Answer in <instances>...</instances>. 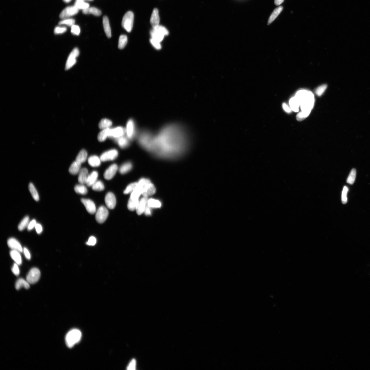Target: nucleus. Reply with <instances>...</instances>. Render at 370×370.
I'll return each mask as SVG.
<instances>
[{
    "label": "nucleus",
    "instance_id": "nucleus-1",
    "mask_svg": "<svg viewBox=\"0 0 370 370\" xmlns=\"http://www.w3.org/2000/svg\"><path fill=\"white\" fill-rule=\"evenodd\" d=\"M190 140L189 135L183 126L178 124H169L156 133L151 132L144 149L158 158L176 159L186 153Z\"/></svg>",
    "mask_w": 370,
    "mask_h": 370
},
{
    "label": "nucleus",
    "instance_id": "nucleus-2",
    "mask_svg": "<svg viewBox=\"0 0 370 370\" xmlns=\"http://www.w3.org/2000/svg\"><path fill=\"white\" fill-rule=\"evenodd\" d=\"M299 102L301 112L297 116L298 120L302 121L310 114L314 107V94L305 90L298 91L295 96Z\"/></svg>",
    "mask_w": 370,
    "mask_h": 370
},
{
    "label": "nucleus",
    "instance_id": "nucleus-3",
    "mask_svg": "<svg viewBox=\"0 0 370 370\" xmlns=\"http://www.w3.org/2000/svg\"><path fill=\"white\" fill-rule=\"evenodd\" d=\"M82 334L79 330L74 329L69 332L66 337V343L69 348L73 347L81 340Z\"/></svg>",
    "mask_w": 370,
    "mask_h": 370
},
{
    "label": "nucleus",
    "instance_id": "nucleus-4",
    "mask_svg": "<svg viewBox=\"0 0 370 370\" xmlns=\"http://www.w3.org/2000/svg\"><path fill=\"white\" fill-rule=\"evenodd\" d=\"M134 15L133 12L129 11L124 15L122 21L123 27L128 32H130L133 29Z\"/></svg>",
    "mask_w": 370,
    "mask_h": 370
},
{
    "label": "nucleus",
    "instance_id": "nucleus-5",
    "mask_svg": "<svg viewBox=\"0 0 370 370\" xmlns=\"http://www.w3.org/2000/svg\"><path fill=\"white\" fill-rule=\"evenodd\" d=\"M41 276V273L39 269L36 268H34L29 272L26 277V281L30 284H35L39 281Z\"/></svg>",
    "mask_w": 370,
    "mask_h": 370
},
{
    "label": "nucleus",
    "instance_id": "nucleus-6",
    "mask_svg": "<svg viewBox=\"0 0 370 370\" xmlns=\"http://www.w3.org/2000/svg\"><path fill=\"white\" fill-rule=\"evenodd\" d=\"M108 214L107 209L104 206H101L96 211V221L100 224L104 223L106 220Z\"/></svg>",
    "mask_w": 370,
    "mask_h": 370
},
{
    "label": "nucleus",
    "instance_id": "nucleus-7",
    "mask_svg": "<svg viewBox=\"0 0 370 370\" xmlns=\"http://www.w3.org/2000/svg\"><path fill=\"white\" fill-rule=\"evenodd\" d=\"M79 53H80L78 48H76L73 50L69 56L66 63V70L69 69L76 64V58L79 56Z\"/></svg>",
    "mask_w": 370,
    "mask_h": 370
},
{
    "label": "nucleus",
    "instance_id": "nucleus-8",
    "mask_svg": "<svg viewBox=\"0 0 370 370\" xmlns=\"http://www.w3.org/2000/svg\"><path fill=\"white\" fill-rule=\"evenodd\" d=\"M79 9L75 6L67 7L60 13V18L62 19H66L77 14Z\"/></svg>",
    "mask_w": 370,
    "mask_h": 370
},
{
    "label": "nucleus",
    "instance_id": "nucleus-9",
    "mask_svg": "<svg viewBox=\"0 0 370 370\" xmlns=\"http://www.w3.org/2000/svg\"><path fill=\"white\" fill-rule=\"evenodd\" d=\"M118 153L117 150L113 149L106 152L100 156V159L102 162H106L109 160H113L118 157Z\"/></svg>",
    "mask_w": 370,
    "mask_h": 370
},
{
    "label": "nucleus",
    "instance_id": "nucleus-10",
    "mask_svg": "<svg viewBox=\"0 0 370 370\" xmlns=\"http://www.w3.org/2000/svg\"><path fill=\"white\" fill-rule=\"evenodd\" d=\"M105 202L107 207L110 209H113L116 207V200L114 194L112 192H108L106 195Z\"/></svg>",
    "mask_w": 370,
    "mask_h": 370
},
{
    "label": "nucleus",
    "instance_id": "nucleus-11",
    "mask_svg": "<svg viewBox=\"0 0 370 370\" xmlns=\"http://www.w3.org/2000/svg\"><path fill=\"white\" fill-rule=\"evenodd\" d=\"M81 201L85 206L86 210L88 212L91 214L96 213V208L94 203L90 200L82 199L81 200Z\"/></svg>",
    "mask_w": 370,
    "mask_h": 370
},
{
    "label": "nucleus",
    "instance_id": "nucleus-12",
    "mask_svg": "<svg viewBox=\"0 0 370 370\" xmlns=\"http://www.w3.org/2000/svg\"><path fill=\"white\" fill-rule=\"evenodd\" d=\"M7 244L8 247L12 250L17 251L19 252L23 251V250L20 243L14 238H10L8 240Z\"/></svg>",
    "mask_w": 370,
    "mask_h": 370
},
{
    "label": "nucleus",
    "instance_id": "nucleus-13",
    "mask_svg": "<svg viewBox=\"0 0 370 370\" xmlns=\"http://www.w3.org/2000/svg\"><path fill=\"white\" fill-rule=\"evenodd\" d=\"M118 166L116 164L110 166L105 171L104 177L107 180L112 179L115 175L118 170Z\"/></svg>",
    "mask_w": 370,
    "mask_h": 370
},
{
    "label": "nucleus",
    "instance_id": "nucleus-14",
    "mask_svg": "<svg viewBox=\"0 0 370 370\" xmlns=\"http://www.w3.org/2000/svg\"><path fill=\"white\" fill-rule=\"evenodd\" d=\"M126 132L128 138L130 139L133 138L135 135L136 129L133 120H130L127 123Z\"/></svg>",
    "mask_w": 370,
    "mask_h": 370
},
{
    "label": "nucleus",
    "instance_id": "nucleus-15",
    "mask_svg": "<svg viewBox=\"0 0 370 370\" xmlns=\"http://www.w3.org/2000/svg\"><path fill=\"white\" fill-rule=\"evenodd\" d=\"M160 22L159 11L157 8H155L153 10L151 18H150V24L153 28H154L159 25Z\"/></svg>",
    "mask_w": 370,
    "mask_h": 370
},
{
    "label": "nucleus",
    "instance_id": "nucleus-16",
    "mask_svg": "<svg viewBox=\"0 0 370 370\" xmlns=\"http://www.w3.org/2000/svg\"><path fill=\"white\" fill-rule=\"evenodd\" d=\"M148 200L147 197H144L139 201V204L136 210L137 214L140 215L144 212Z\"/></svg>",
    "mask_w": 370,
    "mask_h": 370
},
{
    "label": "nucleus",
    "instance_id": "nucleus-17",
    "mask_svg": "<svg viewBox=\"0 0 370 370\" xmlns=\"http://www.w3.org/2000/svg\"><path fill=\"white\" fill-rule=\"evenodd\" d=\"M125 133V130L122 127H118L114 129H110V137L117 139L123 136Z\"/></svg>",
    "mask_w": 370,
    "mask_h": 370
},
{
    "label": "nucleus",
    "instance_id": "nucleus-18",
    "mask_svg": "<svg viewBox=\"0 0 370 370\" xmlns=\"http://www.w3.org/2000/svg\"><path fill=\"white\" fill-rule=\"evenodd\" d=\"M156 192V188L151 182L148 183L145 186L142 195L144 197H148L154 194Z\"/></svg>",
    "mask_w": 370,
    "mask_h": 370
},
{
    "label": "nucleus",
    "instance_id": "nucleus-19",
    "mask_svg": "<svg viewBox=\"0 0 370 370\" xmlns=\"http://www.w3.org/2000/svg\"><path fill=\"white\" fill-rule=\"evenodd\" d=\"M78 176V181L81 184H86L89 175L88 170L86 168H83L79 172Z\"/></svg>",
    "mask_w": 370,
    "mask_h": 370
},
{
    "label": "nucleus",
    "instance_id": "nucleus-20",
    "mask_svg": "<svg viewBox=\"0 0 370 370\" xmlns=\"http://www.w3.org/2000/svg\"><path fill=\"white\" fill-rule=\"evenodd\" d=\"M103 22L106 34L108 38H110L112 36V32H111L109 19L107 16H105L103 18Z\"/></svg>",
    "mask_w": 370,
    "mask_h": 370
},
{
    "label": "nucleus",
    "instance_id": "nucleus-21",
    "mask_svg": "<svg viewBox=\"0 0 370 370\" xmlns=\"http://www.w3.org/2000/svg\"><path fill=\"white\" fill-rule=\"evenodd\" d=\"M150 33L152 38L160 42L163 40L165 36L160 31L154 28H153V29L150 31Z\"/></svg>",
    "mask_w": 370,
    "mask_h": 370
},
{
    "label": "nucleus",
    "instance_id": "nucleus-22",
    "mask_svg": "<svg viewBox=\"0 0 370 370\" xmlns=\"http://www.w3.org/2000/svg\"><path fill=\"white\" fill-rule=\"evenodd\" d=\"M98 173L96 171H93L89 175L88 180H87L86 184L89 187L92 186L97 181Z\"/></svg>",
    "mask_w": 370,
    "mask_h": 370
},
{
    "label": "nucleus",
    "instance_id": "nucleus-23",
    "mask_svg": "<svg viewBox=\"0 0 370 370\" xmlns=\"http://www.w3.org/2000/svg\"><path fill=\"white\" fill-rule=\"evenodd\" d=\"M283 9V7L282 6H281L276 8L274 10V11L271 15L270 17L269 18L268 22V25H270L276 19L277 17L281 14Z\"/></svg>",
    "mask_w": 370,
    "mask_h": 370
},
{
    "label": "nucleus",
    "instance_id": "nucleus-24",
    "mask_svg": "<svg viewBox=\"0 0 370 370\" xmlns=\"http://www.w3.org/2000/svg\"><path fill=\"white\" fill-rule=\"evenodd\" d=\"M88 157V153L85 150H82L79 153L76 157V161L78 163L81 165L85 162Z\"/></svg>",
    "mask_w": 370,
    "mask_h": 370
},
{
    "label": "nucleus",
    "instance_id": "nucleus-25",
    "mask_svg": "<svg viewBox=\"0 0 370 370\" xmlns=\"http://www.w3.org/2000/svg\"><path fill=\"white\" fill-rule=\"evenodd\" d=\"M10 253L11 258L15 261L16 263L18 265L22 264V258L19 252L17 251L12 250L10 252Z\"/></svg>",
    "mask_w": 370,
    "mask_h": 370
},
{
    "label": "nucleus",
    "instance_id": "nucleus-26",
    "mask_svg": "<svg viewBox=\"0 0 370 370\" xmlns=\"http://www.w3.org/2000/svg\"><path fill=\"white\" fill-rule=\"evenodd\" d=\"M82 12L84 14H92L97 16H99L102 14L100 10L94 7H89L88 8L83 10Z\"/></svg>",
    "mask_w": 370,
    "mask_h": 370
},
{
    "label": "nucleus",
    "instance_id": "nucleus-27",
    "mask_svg": "<svg viewBox=\"0 0 370 370\" xmlns=\"http://www.w3.org/2000/svg\"><path fill=\"white\" fill-rule=\"evenodd\" d=\"M29 284L27 281H25L23 278H20L16 282L15 289L18 290H19L21 288L24 287L26 289H28L30 287Z\"/></svg>",
    "mask_w": 370,
    "mask_h": 370
},
{
    "label": "nucleus",
    "instance_id": "nucleus-28",
    "mask_svg": "<svg viewBox=\"0 0 370 370\" xmlns=\"http://www.w3.org/2000/svg\"><path fill=\"white\" fill-rule=\"evenodd\" d=\"M101 160L96 156H92L88 159L89 164L92 167H97L101 163Z\"/></svg>",
    "mask_w": 370,
    "mask_h": 370
},
{
    "label": "nucleus",
    "instance_id": "nucleus-29",
    "mask_svg": "<svg viewBox=\"0 0 370 370\" xmlns=\"http://www.w3.org/2000/svg\"><path fill=\"white\" fill-rule=\"evenodd\" d=\"M289 104L291 109L292 110L295 112H298L299 111L300 106L299 102L295 96L290 99Z\"/></svg>",
    "mask_w": 370,
    "mask_h": 370
},
{
    "label": "nucleus",
    "instance_id": "nucleus-30",
    "mask_svg": "<svg viewBox=\"0 0 370 370\" xmlns=\"http://www.w3.org/2000/svg\"><path fill=\"white\" fill-rule=\"evenodd\" d=\"M110 129L108 128L103 130L100 132L98 136V139L100 142H103L107 137H110Z\"/></svg>",
    "mask_w": 370,
    "mask_h": 370
},
{
    "label": "nucleus",
    "instance_id": "nucleus-31",
    "mask_svg": "<svg viewBox=\"0 0 370 370\" xmlns=\"http://www.w3.org/2000/svg\"><path fill=\"white\" fill-rule=\"evenodd\" d=\"M81 165L76 162V161L73 162L70 166L69 168V173L73 175H76L80 172Z\"/></svg>",
    "mask_w": 370,
    "mask_h": 370
},
{
    "label": "nucleus",
    "instance_id": "nucleus-32",
    "mask_svg": "<svg viewBox=\"0 0 370 370\" xmlns=\"http://www.w3.org/2000/svg\"><path fill=\"white\" fill-rule=\"evenodd\" d=\"M29 189L33 199L36 201H39V196L38 191L34 184L30 183L29 185Z\"/></svg>",
    "mask_w": 370,
    "mask_h": 370
},
{
    "label": "nucleus",
    "instance_id": "nucleus-33",
    "mask_svg": "<svg viewBox=\"0 0 370 370\" xmlns=\"http://www.w3.org/2000/svg\"><path fill=\"white\" fill-rule=\"evenodd\" d=\"M139 202V199H133L130 198L128 204V208L129 210L131 211L136 210Z\"/></svg>",
    "mask_w": 370,
    "mask_h": 370
},
{
    "label": "nucleus",
    "instance_id": "nucleus-34",
    "mask_svg": "<svg viewBox=\"0 0 370 370\" xmlns=\"http://www.w3.org/2000/svg\"><path fill=\"white\" fill-rule=\"evenodd\" d=\"M132 167H133V165L131 163H126L123 164L120 166L119 170V171L121 174H125L130 171L131 170Z\"/></svg>",
    "mask_w": 370,
    "mask_h": 370
},
{
    "label": "nucleus",
    "instance_id": "nucleus-35",
    "mask_svg": "<svg viewBox=\"0 0 370 370\" xmlns=\"http://www.w3.org/2000/svg\"><path fill=\"white\" fill-rule=\"evenodd\" d=\"M112 125V121L107 119H104L100 121L99 124V126L100 129L103 130L109 128Z\"/></svg>",
    "mask_w": 370,
    "mask_h": 370
},
{
    "label": "nucleus",
    "instance_id": "nucleus-36",
    "mask_svg": "<svg viewBox=\"0 0 370 370\" xmlns=\"http://www.w3.org/2000/svg\"><path fill=\"white\" fill-rule=\"evenodd\" d=\"M127 42L128 38L126 35H120L119 39V49H123L126 45Z\"/></svg>",
    "mask_w": 370,
    "mask_h": 370
},
{
    "label": "nucleus",
    "instance_id": "nucleus-37",
    "mask_svg": "<svg viewBox=\"0 0 370 370\" xmlns=\"http://www.w3.org/2000/svg\"><path fill=\"white\" fill-rule=\"evenodd\" d=\"M29 217L28 216H25L24 218L20 223L18 224V229L19 231H23L24 229L27 227L29 223Z\"/></svg>",
    "mask_w": 370,
    "mask_h": 370
},
{
    "label": "nucleus",
    "instance_id": "nucleus-38",
    "mask_svg": "<svg viewBox=\"0 0 370 370\" xmlns=\"http://www.w3.org/2000/svg\"><path fill=\"white\" fill-rule=\"evenodd\" d=\"M74 189L76 192L79 194L85 195L88 193L86 187L82 184L76 185Z\"/></svg>",
    "mask_w": 370,
    "mask_h": 370
},
{
    "label": "nucleus",
    "instance_id": "nucleus-39",
    "mask_svg": "<svg viewBox=\"0 0 370 370\" xmlns=\"http://www.w3.org/2000/svg\"><path fill=\"white\" fill-rule=\"evenodd\" d=\"M75 6L79 9H82L83 10L88 8L89 7V5L88 3H86L83 1H81V0H76Z\"/></svg>",
    "mask_w": 370,
    "mask_h": 370
},
{
    "label": "nucleus",
    "instance_id": "nucleus-40",
    "mask_svg": "<svg viewBox=\"0 0 370 370\" xmlns=\"http://www.w3.org/2000/svg\"><path fill=\"white\" fill-rule=\"evenodd\" d=\"M117 142L118 145L121 148H125L128 146L129 142L127 138L126 137L122 136L117 139Z\"/></svg>",
    "mask_w": 370,
    "mask_h": 370
},
{
    "label": "nucleus",
    "instance_id": "nucleus-41",
    "mask_svg": "<svg viewBox=\"0 0 370 370\" xmlns=\"http://www.w3.org/2000/svg\"><path fill=\"white\" fill-rule=\"evenodd\" d=\"M356 176V170L355 169H353L351 170L349 175L347 182L348 184H353L355 182Z\"/></svg>",
    "mask_w": 370,
    "mask_h": 370
},
{
    "label": "nucleus",
    "instance_id": "nucleus-42",
    "mask_svg": "<svg viewBox=\"0 0 370 370\" xmlns=\"http://www.w3.org/2000/svg\"><path fill=\"white\" fill-rule=\"evenodd\" d=\"M92 187V190L98 191H102L105 188L103 183L100 181H97Z\"/></svg>",
    "mask_w": 370,
    "mask_h": 370
},
{
    "label": "nucleus",
    "instance_id": "nucleus-43",
    "mask_svg": "<svg viewBox=\"0 0 370 370\" xmlns=\"http://www.w3.org/2000/svg\"><path fill=\"white\" fill-rule=\"evenodd\" d=\"M147 204L150 207L159 208L161 206V203L159 201L154 199L148 200Z\"/></svg>",
    "mask_w": 370,
    "mask_h": 370
},
{
    "label": "nucleus",
    "instance_id": "nucleus-44",
    "mask_svg": "<svg viewBox=\"0 0 370 370\" xmlns=\"http://www.w3.org/2000/svg\"><path fill=\"white\" fill-rule=\"evenodd\" d=\"M138 183L137 182H134V183H131L128 185L127 187L126 188L124 191L123 193L124 194H127L133 192L135 189L136 188Z\"/></svg>",
    "mask_w": 370,
    "mask_h": 370
},
{
    "label": "nucleus",
    "instance_id": "nucleus-45",
    "mask_svg": "<svg viewBox=\"0 0 370 370\" xmlns=\"http://www.w3.org/2000/svg\"><path fill=\"white\" fill-rule=\"evenodd\" d=\"M75 21L72 18H66L59 22L60 25H66L69 26H72L75 25Z\"/></svg>",
    "mask_w": 370,
    "mask_h": 370
},
{
    "label": "nucleus",
    "instance_id": "nucleus-46",
    "mask_svg": "<svg viewBox=\"0 0 370 370\" xmlns=\"http://www.w3.org/2000/svg\"><path fill=\"white\" fill-rule=\"evenodd\" d=\"M327 85L324 84L319 86L315 90V93L318 96H321L324 93L327 88Z\"/></svg>",
    "mask_w": 370,
    "mask_h": 370
},
{
    "label": "nucleus",
    "instance_id": "nucleus-47",
    "mask_svg": "<svg viewBox=\"0 0 370 370\" xmlns=\"http://www.w3.org/2000/svg\"><path fill=\"white\" fill-rule=\"evenodd\" d=\"M348 191V187L345 186L343 189L342 195V202L343 204H345L347 202V194Z\"/></svg>",
    "mask_w": 370,
    "mask_h": 370
},
{
    "label": "nucleus",
    "instance_id": "nucleus-48",
    "mask_svg": "<svg viewBox=\"0 0 370 370\" xmlns=\"http://www.w3.org/2000/svg\"><path fill=\"white\" fill-rule=\"evenodd\" d=\"M150 41L153 46L156 49L160 50L162 48L160 42L159 41L156 40L152 38L150 39Z\"/></svg>",
    "mask_w": 370,
    "mask_h": 370
},
{
    "label": "nucleus",
    "instance_id": "nucleus-49",
    "mask_svg": "<svg viewBox=\"0 0 370 370\" xmlns=\"http://www.w3.org/2000/svg\"><path fill=\"white\" fill-rule=\"evenodd\" d=\"M71 32L74 35H79L80 33V29L79 26L75 25L71 26Z\"/></svg>",
    "mask_w": 370,
    "mask_h": 370
},
{
    "label": "nucleus",
    "instance_id": "nucleus-50",
    "mask_svg": "<svg viewBox=\"0 0 370 370\" xmlns=\"http://www.w3.org/2000/svg\"><path fill=\"white\" fill-rule=\"evenodd\" d=\"M154 28H156L158 30H159L165 36L168 35L169 34V32L167 29H166L165 27H164L163 26L158 25L156 26V27Z\"/></svg>",
    "mask_w": 370,
    "mask_h": 370
},
{
    "label": "nucleus",
    "instance_id": "nucleus-51",
    "mask_svg": "<svg viewBox=\"0 0 370 370\" xmlns=\"http://www.w3.org/2000/svg\"><path fill=\"white\" fill-rule=\"evenodd\" d=\"M67 29L66 27L57 26L54 30V33L55 34H60L64 33L66 31Z\"/></svg>",
    "mask_w": 370,
    "mask_h": 370
},
{
    "label": "nucleus",
    "instance_id": "nucleus-52",
    "mask_svg": "<svg viewBox=\"0 0 370 370\" xmlns=\"http://www.w3.org/2000/svg\"><path fill=\"white\" fill-rule=\"evenodd\" d=\"M96 242L97 240L96 238L92 236L89 238L88 241L86 243V244L88 245L94 246L96 245Z\"/></svg>",
    "mask_w": 370,
    "mask_h": 370
},
{
    "label": "nucleus",
    "instance_id": "nucleus-53",
    "mask_svg": "<svg viewBox=\"0 0 370 370\" xmlns=\"http://www.w3.org/2000/svg\"><path fill=\"white\" fill-rule=\"evenodd\" d=\"M18 265L17 264H15L13 266L12 269L13 273L16 276H18L20 274L19 269L18 268Z\"/></svg>",
    "mask_w": 370,
    "mask_h": 370
},
{
    "label": "nucleus",
    "instance_id": "nucleus-54",
    "mask_svg": "<svg viewBox=\"0 0 370 370\" xmlns=\"http://www.w3.org/2000/svg\"><path fill=\"white\" fill-rule=\"evenodd\" d=\"M37 224L36 221L35 219H33L29 223L27 227V229L29 231L31 230L34 228H35V227Z\"/></svg>",
    "mask_w": 370,
    "mask_h": 370
},
{
    "label": "nucleus",
    "instance_id": "nucleus-55",
    "mask_svg": "<svg viewBox=\"0 0 370 370\" xmlns=\"http://www.w3.org/2000/svg\"><path fill=\"white\" fill-rule=\"evenodd\" d=\"M136 361L135 359H133L130 363L129 365L127 367V369L128 370H135L136 369Z\"/></svg>",
    "mask_w": 370,
    "mask_h": 370
},
{
    "label": "nucleus",
    "instance_id": "nucleus-56",
    "mask_svg": "<svg viewBox=\"0 0 370 370\" xmlns=\"http://www.w3.org/2000/svg\"><path fill=\"white\" fill-rule=\"evenodd\" d=\"M37 233L38 234H41L43 231V227L40 224L37 223L35 227Z\"/></svg>",
    "mask_w": 370,
    "mask_h": 370
},
{
    "label": "nucleus",
    "instance_id": "nucleus-57",
    "mask_svg": "<svg viewBox=\"0 0 370 370\" xmlns=\"http://www.w3.org/2000/svg\"><path fill=\"white\" fill-rule=\"evenodd\" d=\"M23 252L26 258L30 260L31 258V254L29 250L25 247L24 248Z\"/></svg>",
    "mask_w": 370,
    "mask_h": 370
},
{
    "label": "nucleus",
    "instance_id": "nucleus-58",
    "mask_svg": "<svg viewBox=\"0 0 370 370\" xmlns=\"http://www.w3.org/2000/svg\"><path fill=\"white\" fill-rule=\"evenodd\" d=\"M283 108L285 112L287 113H290L291 112V109L286 104L284 103L283 104Z\"/></svg>",
    "mask_w": 370,
    "mask_h": 370
},
{
    "label": "nucleus",
    "instance_id": "nucleus-59",
    "mask_svg": "<svg viewBox=\"0 0 370 370\" xmlns=\"http://www.w3.org/2000/svg\"><path fill=\"white\" fill-rule=\"evenodd\" d=\"M145 214L146 215H150L151 214V210H150V207L147 204L146 206V208L144 211Z\"/></svg>",
    "mask_w": 370,
    "mask_h": 370
},
{
    "label": "nucleus",
    "instance_id": "nucleus-60",
    "mask_svg": "<svg viewBox=\"0 0 370 370\" xmlns=\"http://www.w3.org/2000/svg\"><path fill=\"white\" fill-rule=\"evenodd\" d=\"M284 1V0H274V4L277 6H279Z\"/></svg>",
    "mask_w": 370,
    "mask_h": 370
},
{
    "label": "nucleus",
    "instance_id": "nucleus-61",
    "mask_svg": "<svg viewBox=\"0 0 370 370\" xmlns=\"http://www.w3.org/2000/svg\"><path fill=\"white\" fill-rule=\"evenodd\" d=\"M71 0H63V1L66 2V3H69L71 2Z\"/></svg>",
    "mask_w": 370,
    "mask_h": 370
},
{
    "label": "nucleus",
    "instance_id": "nucleus-62",
    "mask_svg": "<svg viewBox=\"0 0 370 370\" xmlns=\"http://www.w3.org/2000/svg\"><path fill=\"white\" fill-rule=\"evenodd\" d=\"M81 1H86V0H81ZM86 1H93V0H86Z\"/></svg>",
    "mask_w": 370,
    "mask_h": 370
}]
</instances>
